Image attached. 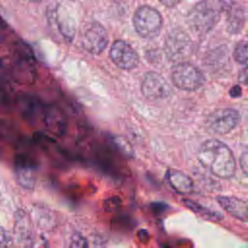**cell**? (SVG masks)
<instances>
[{"instance_id":"1","label":"cell","mask_w":248,"mask_h":248,"mask_svg":"<svg viewBox=\"0 0 248 248\" xmlns=\"http://www.w3.org/2000/svg\"><path fill=\"white\" fill-rule=\"evenodd\" d=\"M198 159L204 168L220 178H231L235 172V159L232 150L218 140L204 141L198 151Z\"/></svg>"},{"instance_id":"2","label":"cell","mask_w":248,"mask_h":248,"mask_svg":"<svg viewBox=\"0 0 248 248\" xmlns=\"http://www.w3.org/2000/svg\"><path fill=\"white\" fill-rule=\"evenodd\" d=\"M227 2L202 1L197 3L188 14V25L193 32L203 35L209 32L218 22L220 14L227 9L231 2L225 7Z\"/></svg>"},{"instance_id":"3","label":"cell","mask_w":248,"mask_h":248,"mask_svg":"<svg viewBox=\"0 0 248 248\" xmlns=\"http://www.w3.org/2000/svg\"><path fill=\"white\" fill-rule=\"evenodd\" d=\"M10 78L21 84H31L36 80L37 71L32 50L24 43L16 46L14 57L7 66Z\"/></svg>"},{"instance_id":"4","label":"cell","mask_w":248,"mask_h":248,"mask_svg":"<svg viewBox=\"0 0 248 248\" xmlns=\"http://www.w3.org/2000/svg\"><path fill=\"white\" fill-rule=\"evenodd\" d=\"M136 32L142 38L151 39L157 36L162 28L163 18L159 11L144 5L139 7L133 16Z\"/></svg>"},{"instance_id":"5","label":"cell","mask_w":248,"mask_h":248,"mask_svg":"<svg viewBox=\"0 0 248 248\" xmlns=\"http://www.w3.org/2000/svg\"><path fill=\"white\" fill-rule=\"evenodd\" d=\"M171 79L177 88L186 91L196 90L204 83L203 74L188 62L177 63L172 68Z\"/></svg>"},{"instance_id":"6","label":"cell","mask_w":248,"mask_h":248,"mask_svg":"<svg viewBox=\"0 0 248 248\" xmlns=\"http://www.w3.org/2000/svg\"><path fill=\"white\" fill-rule=\"evenodd\" d=\"M165 51L168 58L174 62H183L193 51V42L182 30H172L166 38Z\"/></svg>"},{"instance_id":"7","label":"cell","mask_w":248,"mask_h":248,"mask_svg":"<svg viewBox=\"0 0 248 248\" xmlns=\"http://www.w3.org/2000/svg\"><path fill=\"white\" fill-rule=\"evenodd\" d=\"M108 36L105 27L99 22H90L85 25L81 34V45L92 54H100L107 47Z\"/></svg>"},{"instance_id":"8","label":"cell","mask_w":248,"mask_h":248,"mask_svg":"<svg viewBox=\"0 0 248 248\" xmlns=\"http://www.w3.org/2000/svg\"><path fill=\"white\" fill-rule=\"evenodd\" d=\"M240 121L239 112L231 108H219L210 113L206 119L207 127L216 134H228L233 130Z\"/></svg>"},{"instance_id":"9","label":"cell","mask_w":248,"mask_h":248,"mask_svg":"<svg viewBox=\"0 0 248 248\" xmlns=\"http://www.w3.org/2000/svg\"><path fill=\"white\" fill-rule=\"evenodd\" d=\"M141 92L148 100L158 101L169 98L171 95V88L161 75L148 72L143 77Z\"/></svg>"},{"instance_id":"10","label":"cell","mask_w":248,"mask_h":248,"mask_svg":"<svg viewBox=\"0 0 248 248\" xmlns=\"http://www.w3.org/2000/svg\"><path fill=\"white\" fill-rule=\"evenodd\" d=\"M14 165L17 183L24 189L32 190L37 178V164L34 159L27 154H17Z\"/></svg>"},{"instance_id":"11","label":"cell","mask_w":248,"mask_h":248,"mask_svg":"<svg viewBox=\"0 0 248 248\" xmlns=\"http://www.w3.org/2000/svg\"><path fill=\"white\" fill-rule=\"evenodd\" d=\"M15 106L21 117L30 124H35L39 119L42 120L44 105L37 97L26 92H19L16 95Z\"/></svg>"},{"instance_id":"12","label":"cell","mask_w":248,"mask_h":248,"mask_svg":"<svg viewBox=\"0 0 248 248\" xmlns=\"http://www.w3.org/2000/svg\"><path fill=\"white\" fill-rule=\"evenodd\" d=\"M109 57L112 62L123 70H131L139 63L137 51L125 41L116 40L109 50Z\"/></svg>"},{"instance_id":"13","label":"cell","mask_w":248,"mask_h":248,"mask_svg":"<svg viewBox=\"0 0 248 248\" xmlns=\"http://www.w3.org/2000/svg\"><path fill=\"white\" fill-rule=\"evenodd\" d=\"M43 124L46 130L56 137L65 135L68 129V123L64 112L54 105L44 106L42 116Z\"/></svg>"},{"instance_id":"14","label":"cell","mask_w":248,"mask_h":248,"mask_svg":"<svg viewBox=\"0 0 248 248\" xmlns=\"http://www.w3.org/2000/svg\"><path fill=\"white\" fill-rule=\"evenodd\" d=\"M15 234L18 241L24 245L33 243V227L29 214L22 209H17L15 213Z\"/></svg>"},{"instance_id":"15","label":"cell","mask_w":248,"mask_h":248,"mask_svg":"<svg viewBox=\"0 0 248 248\" xmlns=\"http://www.w3.org/2000/svg\"><path fill=\"white\" fill-rule=\"evenodd\" d=\"M216 201L230 215L242 222H248V205L242 200L235 197L218 196Z\"/></svg>"},{"instance_id":"16","label":"cell","mask_w":248,"mask_h":248,"mask_svg":"<svg viewBox=\"0 0 248 248\" xmlns=\"http://www.w3.org/2000/svg\"><path fill=\"white\" fill-rule=\"evenodd\" d=\"M227 16V29L232 34H238L245 24V11L242 6L231 2Z\"/></svg>"},{"instance_id":"17","label":"cell","mask_w":248,"mask_h":248,"mask_svg":"<svg viewBox=\"0 0 248 248\" xmlns=\"http://www.w3.org/2000/svg\"><path fill=\"white\" fill-rule=\"evenodd\" d=\"M167 180L174 191L179 194H190L193 191V180L184 172L177 170H170L167 172Z\"/></svg>"},{"instance_id":"18","label":"cell","mask_w":248,"mask_h":248,"mask_svg":"<svg viewBox=\"0 0 248 248\" xmlns=\"http://www.w3.org/2000/svg\"><path fill=\"white\" fill-rule=\"evenodd\" d=\"M183 203L188 207L190 208L192 211L200 214L202 217L207 219V220H210V221H218V220H221L223 219V216L217 212V211H212L210 210L209 208L207 207H204L202 206V204L192 201V200H189V199H183L182 200Z\"/></svg>"},{"instance_id":"19","label":"cell","mask_w":248,"mask_h":248,"mask_svg":"<svg viewBox=\"0 0 248 248\" xmlns=\"http://www.w3.org/2000/svg\"><path fill=\"white\" fill-rule=\"evenodd\" d=\"M16 95V94L14 93L9 79L0 77V106L6 108H11L13 105H15Z\"/></svg>"},{"instance_id":"20","label":"cell","mask_w":248,"mask_h":248,"mask_svg":"<svg viewBox=\"0 0 248 248\" xmlns=\"http://www.w3.org/2000/svg\"><path fill=\"white\" fill-rule=\"evenodd\" d=\"M233 58L236 62L248 66V42H240L235 46Z\"/></svg>"},{"instance_id":"21","label":"cell","mask_w":248,"mask_h":248,"mask_svg":"<svg viewBox=\"0 0 248 248\" xmlns=\"http://www.w3.org/2000/svg\"><path fill=\"white\" fill-rule=\"evenodd\" d=\"M111 142L122 154L129 156V157H131L133 155V149H132L130 143L124 138L113 136V137H111Z\"/></svg>"},{"instance_id":"22","label":"cell","mask_w":248,"mask_h":248,"mask_svg":"<svg viewBox=\"0 0 248 248\" xmlns=\"http://www.w3.org/2000/svg\"><path fill=\"white\" fill-rule=\"evenodd\" d=\"M0 137L10 141L18 140V138L15 130L12 127H10L6 122H1V121H0Z\"/></svg>"},{"instance_id":"23","label":"cell","mask_w":248,"mask_h":248,"mask_svg":"<svg viewBox=\"0 0 248 248\" xmlns=\"http://www.w3.org/2000/svg\"><path fill=\"white\" fill-rule=\"evenodd\" d=\"M69 248H89L86 238L80 232H74L70 239Z\"/></svg>"},{"instance_id":"24","label":"cell","mask_w":248,"mask_h":248,"mask_svg":"<svg viewBox=\"0 0 248 248\" xmlns=\"http://www.w3.org/2000/svg\"><path fill=\"white\" fill-rule=\"evenodd\" d=\"M121 205V200L118 197H110L104 201V208L107 212L116 211Z\"/></svg>"},{"instance_id":"25","label":"cell","mask_w":248,"mask_h":248,"mask_svg":"<svg viewBox=\"0 0 248 248\" xmlns=\"http://www.w3.org/2000/svg\"><path fill=\"white\" fill-rule=\"evenodd\" d=\"M10 243V236L9 233L0 227V248H7Z\"/></svg>"},{"instance_id":"26","label":"cell","mask_w":248,"mask_h":248,"mask_svg":"<svg viewBox=\"0 0 248 248\" xmlns=\"http://www.w3.org/2000/svg\"><path fill=\"white\" fill-rule=\"evenodd\" d=\"M239 162H240V167H241L243 172H244L246 175H248V149L245 150V151L242 153V155L240 156Z\"/></svg>"},{"instance_id":"27","label":"cell","mask_w":248,"mask_h":248,"mask_svg":"<svg viewBox=\"0 0 248 248\" xmlns=\"http://www.w3.org/2000/svg\"><path fill=\"white\" fill-rule=\"evenodd\" d=\"M137 235H138V238L142 243H146L150 239V235H149V233H148V232L146 230H140V231H138Z\"/></svg>"},{"instance_id":"28","label":"cell","mask_w":248,"mask_h":248,"mask_svg":"<svg viewBox=\"0 0 248 248\" xmlns=\"http://www.w3.org/2000/svg\"><path fill=\"white\" fill-rule=\"evenodd\" d=\"M238 79L240 82L248 84V66L243 68L238 74Z\"/></svg>"},{"instance_id":"29","label":"cell","mask_w":248,"mask_h":248,"mask_svg":"<svg viewBox=\"0 0 248 248\" xmlns=\"http://www.w3.org/2000/svg\"><path fill=\"white\" fill-rule=\"evenodd\" d=\"M151 208L153 209V211H155L156 213H161L164 210H166L167 205L163 202H154L151 204Z\"/></svg>"},{"instance_id":"30","label":"cell","mask_w":248,"mask_h":248,"mask_svg":"<svg viewBox=\"0 0 248 248\" xmlns=\"http://www.w3.org/2000/svg\"><path fill=\"white\" fill-rule=\"evenodd\" d=\"M230 94L232 97H238L241 94V88L238 85H234L231 90H230Z\"/></svg>"},{"instance_id":"31","label":"cell","mask_w":248,"mask_h":248,"mask_svg":"<svg viewBox=\"0 0 248 248\" xmlns=\"http://www.w3.org/2000/svg\"><path fill=\"white\" fill-rule=\"evenodd\" d=\"M163 5H165V6H168V7H173V6H175L178 2H174V1H172V2H170V1H162L161 2Z\"/></svg>"},{"instance_id":"32","label":"cell","mask_w":248,"mask_h":248,"mask_svg":"<svg viewBox=\"0 0 248 248\" xmlns=\"http://www.w3.org/2000/svg\"><path fill=\"white\" fill-rule=\"evenodd\" d=\"M7 25H6V22H5V20L2 18V16H0V28H3V27H6Z\"/></svg>"},{"instance_id":"33","label":"cell","mask_w":248,"mask_h":248,"mask_svg":"<svg viewBox=\"0 0 248 248\" xmlns=\"http://www.w3.org/2000/svg\"><path fill=\"white\" fill-rule=\"evenodd\" d=\"M162 248H170V246H168V245H166V246H163Z\"/></svg>"}]
</instances>
